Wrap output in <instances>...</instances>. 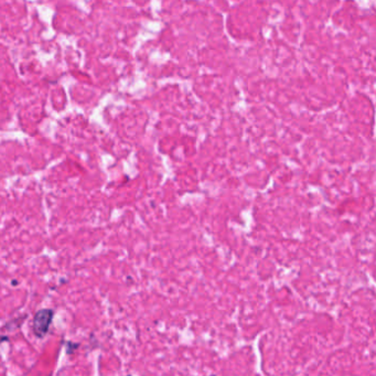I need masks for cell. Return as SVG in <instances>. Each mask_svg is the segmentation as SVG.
Listing matches in <instances>:
<instances>
[{
	"label": "cell",
	"mask_w": 376,
	"mask_h": 376,
	"mask_svg": "<svg viewBox=\"0 0 376 376\" xmlns=\"http://www.w3.org/2000/svg\"><path fill=\"white\" fill-rule=\"evenodd\" d=\"M54 312L52 309H41L36 312L32 321V330L36 337L39 339L46 337L53 320Z\"/></svg>",
	"instance_id": "obj_1"
}]
</instances>
